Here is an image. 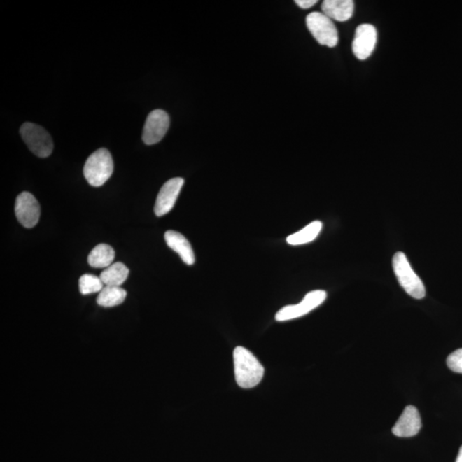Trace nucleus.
Here are the masks:
<instances>
[{"label":"nucleus","instance_id":"f257e3e1","mask_svg":"<svg viewBox=\"0 0 462 462\" xmlns=\"http://www.w3.org/2000/svg\"><path fill=\"white\" fill-rule=\"evenodd\" d=\"M234 375L241 388L255 387L263 379L265 368L257 358L244 346H237L233 353Z\"/></svg>","mask_w":462,"mask_h":462},{"label":"nucleus","instance_id":"f03ea898","mask_svg":"<svg viewBox=\"0 0 462 462\" xmlns=\"http://www.w3.org/2000/svg\"><path fill=\"white\" fill-rule=\"evenodd\" d=\"M392 267L400 286L403 288L407 295L417 300L425 298V285L412 268L405 253H396L393 256Z\"/></svg>","mask_w":462,"mask_h":462},{"label":"nucleus","instance_id":"7ed1b4c3","mask_svg":"<svg viewBox=\"0 0 462 462\" xmlns=\"http://www.w3.org/2000/svg\"><path fill=\"white\" fill-rule=\"evenodd\" d=\"M114 171L111 154L106 148H99L92 153L85 163L83 173L88 183L100 187L109 180Z\"/></svg>","mask_w":462,"mask_h":462},{"label":"nucleus","instance_id":"20e7f679","mask_svg":"<svg viewBox=\"0 0 462 462\" xmlns=\"http://www.w3.org/2000/svg\"><path fill=\"white\" fill-rule=\"evenodd\" d=\"M20 134L30 151L36 156L46 158L51 155L53 150L52 139L43 127L33 122H25L21 127Z\"/></svg>","mask_w":462,"mask_h":462},{"label":"nucleus","instance_id":"39448f33","mask_svg":"<svg viewBox=\"0 0 462 462\" xmlns=\"http://www.w3.org/2000/svg\"><path fill=\"white\" fill-rule=\"evenodd\" d=\"M307 29L322 46L334 48L338 43V33L332 20L323 13H312L306 19Z\"/></svg>","mask_w":462,"mask_h":462},{"label":"nucleus","instance_id":"423d86ee","mask_svg":"<svg viewBox=\"0 0 462 462\" xmlns=\"http://www.w3.org/2000/svg\"><path fill=\"white\" fill-rule=\"evenodd\" d=\"M327 294L325 290H314L308 293L302 302L296 305L286 306L277 312L276 321L279 322L291 321L309 314L325 302Z\"/></svg>","mask_w":462,"mask_h":462},{"label":"nucleus","instance_id":"0eeeda50","mask_svg":"<svg viewBox=\"0 0 462 462\" xmlns=\"http://www.w3.org/2000/svg\"><path fill=\"white\" fill-rule=\"evenodd\" d=\"M15 214L25 228H33L40 220L41 206L38 200L29 192H22L15 200Z\"/></svg>","mask_w":462,"mask_h":462},{"label":"nucleus","instance_id":"6e6552de","mask_svg":"<svg viewBox=\"0 0 462 462\" xmlns=\"http://www.w3.org/2000/svg\"><path fill=\"white\" fill-rule=\"evenodd\" d=\"M169 127V117L167 111L154 110L146 118L142 140L146 145L156 144L164 138Z\"/></svg>","mask_w":462,"mask_h":462},{"label":"nucleus","instance_id":"1a4fd4ad","mask_svg":"<svg viewBox=\"0 0 462 462\" xmlns=\"http://www.w3.org/2000/svg\"><path fill=\"white\" fill-rule=\"evenodd\" d=\"M184 184L182 177H175L167 181L160 188L159 195L157 196L154 213L158 217H162L172 210L178 198L181 190Z\"/></svg>","mask_w":462,"mask_h":462},{"label":"nucleus","instance_id":"9d476101","mask_svg":"<svg viewBox=\"0 0 462 462\" xmlns=\"http://www.w3.org/2000/svg\"><path fill=\"white\" fill-rule=\"evenodd\" d=\"M377 29L372 24H361L358 27L354 36L352 48L358 59H368L374 51L377 44Z\"/></svg>","mask_w":462,"mask_h":462},{"label":"nucleus","instance_id":"9b49d317","mask_svg":"<svg viewBox=\"0 0 462 462\" xmlns=\"http://www.w3.org/2000/svg\"><path fill=\"white\" fill-rule=\"evenodd\" d=\"M422 426L421 414L414 406H407L392 428V433L398 438L416 436Z\"/></svg>","mask_w":462,"mask_h":462},{"label":"nucleus","instance_id":"f8f14e48","mask_svg":"<svg viewBox=\"0 0 462 462\" xmlns=\"http://www.w3.org/2000/svg\"><path fill=\"white\" fill-rule=\"evenodd\" d=\"M164 240L169 248L179 254L181 259L185 264L192 265L195 264V255L190 242L183 234L175 230H168L164 234Z\"/></svg>","mask_w":462,"mask_h":462},{"label":"nucleus","instance_id":"ddd939ff","mask_svg":"<svg viewBox=\"0 0 462 462\" xmlns=\"http://www.w3.org/2000/svg\"><path fill=\"white\" fill-rule=\"evenodd\" d=\"M354 3L352 0H326L322 4L323 13L331 20L346 22L352 18Z\"/></svg>","mask_w":462,"mask_h":462},{"label":"nucleus","instance_id":"4468645a","mask_svg":"<svg viewBox=\"0 0 462 462\" xmlns=\"http://www.w3.org/2000/svg\"><path fill=\"white\" fill-rule=\"evenodd\" d=\"M129 274V268L125 264L117 262L104 270L99 277L105 286L121 287L128 279Z\"/></svg>","mask_w":462,"mask_h":462},{"label":"nucleus","instance_id":"2eb2a0df","mask_svg":"<svg viewBox=\"0 0 462 462\" xmlns=\"http://www.w3.org/2000/svg\"><path fill=\"white\" fill-rule=\"evenodd\" d=\"M115 251L110 245L100 244L92 250L88 258V264L94 268H107L113 265Z\"/></svg>","mask_w":462,"mask_h":462},{"label":"nucleus","instance_id":"dca6fc26","mask_svg":"<svg viewBox=\"0 0 462 462\" xmlns=\"http://www.w3.org/2000/svg\"><path fill=\"white\" fill-rule=\"evenodd\" d=\"M321 221H314L307 225L305 228L300 230L298 232L290 234L287 237V242L290 245L298 246L309 244L315 240L322 230Z\"/></svg>","mask_w":462,"mask_h":462},{"label":"nucleus","instance_id":"f3484780","mask_svg":"<svg viewBox=\"0 0 462 462\" xmlns=\"http://www.w3.org/2000/svg\"><path fill=\"white\" fill-rule=\"evenodd\" d=\"M127 292L121 287L105 286L99 292L97 303L100 307H113L121 305L125 302Z\"/></svg>","mask_w":462,"mask_h":462},{"label":"nucleus","instance_id":"a211bd4d","mask_svg":"<svg viewBox=\"0 0 462 462\" xmlns=\"http://www.w3.org/2000/svg\"><path fill=\"white\" fill-rule=\"evenodd\" d=\"M105 287L100 277L92 274H85L80 277L79 290L80 294L86 295L100 292Z\"/></svg>","mask_w":462,"mask_h":462},{"label":"nucleus","instance_id":"6ab92c4d","mask_svg":"<svg viewBox=\"0 0 462 462\" xmlns=\"http://www.w3.org/2000/svg\"><path fill=\"white\" fill-rule=\"evenodd\" d=\"M447 365L452 372L462 373V349L449 354L447 358Z\"/></svg>","mask_w":462,"mask_h":462},{"label":"nucleus","instance_id":"aec40b11","mask_svg":"<svg viewBox=\"0 0 462 462\" xmlns=\"http://www.w3.org/2000/svg\"><path fill=\"white\" fill-rule=\"evenodd\" d=\"M317 0H296L295 4L302 9H309L317 4Z\"/></svg>","mask_w":462,"mask_h":462},{"label":"nucleus","instance_id":"412c9836","mask_svg":"<svg viewBox=\"0 0 462 462\" xmlns=\"http://www.w3.org/2000/svg\"><path fill=\"white\" fill-rule=\"evenodd\" d=\"M456 462H462V446L459 450V454H458Z\"/></svg>","mask_w":462,"mask_h":462}]
</instances>
